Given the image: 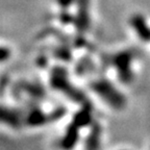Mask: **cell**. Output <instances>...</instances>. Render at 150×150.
Masks as SVG:
<instances>
[{"label":"cell","mask_w":150,"mask_h":150,"mask_svg":"<svg viewBox=\"0 0 150 150\" xmlns=\"http://www.w3.org/2000/svg\"><path fill=\"white\" fill-rule=\"evenodd\" d=\"M119 150H128V149H119Z\"/></svg>","instance_id":"13"},{"label":"cell","mask_w":150,"mask_h":150,"mask_svg":"<svg viewBox=\"0 0 150 150\" xmlns=\"http://www.w3.org/2000/svg\"><path fill=\"white\" fill-rule=\"evenodd\" d=\"M1 119L2 122L7 123L9 126L19 128L24 125V112L19 110L18 108H3L1 112Z\"/></svg>","instance_id":"8"},{"label":"cell","mask_w":150,"mask_h":150,"mask_svg":"<svg viewBox=\"0 0 150 150\" xmlns=\"http://www.w3.org/2000/svg\"><path fill=\"white\" fill-rule=\"evenodd\" d=\"M55 1L56 4L59 5L62 9H68L73 4H75L77 0H55Z\"/></svg>","instance_id":"11"},{"label":"cell","mask_w":150,"mask_h":150,"mask_svg":"<svg viewBox=\"0 0 150 150\" xmlns=\"http://www.w3.org/2000/svg\"><path fill=\"white\" fill-rule=\"evenodd\" d=\"M9 55H11V49L3 46L2 48H1V61L2 62L6 61L9 57Z\"/></svg>","instance_id":"12"},{"label":"cell","mask_w":150,"mask_h":150,"mask_svg":"<svg viewBox=\"0 0 150 150\" xmlns=\"http://www.w3.org/2000/svg\"><path fill=\"white\" fill-rule=\"evenodd\" d=\"M80 138V128L72 121L66 127L65 132L61 139L59 145L63 150H73L78 144Z\"/></svg>","instance_id":"6"},{"label":"cell","mask_w":150,"mask_h":150,"mask_svg":"<svg viewBox=\"0 0 150 150\" xmlns=\"http://www.w3.org/2000/svg\"><path fill=\"white\" fill-rule=\"evenodd\" d=\"M129 24L141 41H143L144 43H150V27L143 15L136 14L131 16Z\"/></svg>","instance_id":"5"},{"label":"cell","mask_w":150,"mask_h":150,"mask_svg":"<svg viewBox=\"0 0 150 150\" xmlns=\"http://www.w3.org/2000/svg\"><path fill=\"white\" fill-rule=\"evenodd\" d=\"M72 122L76 124L80 129L82 127L91 126L93 124V115H92V110L89 105L83 103V108L75 112L73 116Z\"/></svg>","instance_id":"9"},{"label":"cell","mask_w":150,"mask_h":150,"mask_svg":"<svg viewBox=\"0 0 150 150\" xmlns=\"http://www.w3.org/2000/svg\"><path fill=\"white\" fill-rule=\"evenodd\" d=\"M65 110L62 108L50 112H46L40 108H31V110L24 112V126L28 127H40L44 126L49 122L55 121L64 116Z\"/></svg>","instance_id":"3"},{"label":"cell","mask_w":150,"mask_h":150,"mask_svg":"<svg viewBox=\"0 0 150 150\" xmlns=\"http://www.w3.org/2000/svg\"><path fill=\"white\" fill-rule=\"evenodd\" d=\"M50 84L53 89L64 93L66 96H68L73 101L84 103V96L76 88L72 87V84L68 78V75L66 74V71L64 69H55L52 72L51 78H50Z\"/></svg>","instance_id":"2"},{"label":"cell","mask_w":150,"mask_h":150,"mask_svg":"<svg viewBox=\"0 0 150 150\" xmlns=\"http://www.w3.org/2000/svg\"><path fill=\"white\" fill-rule=\"evenodd\" d=\"M91 90L112 110H123L126 105V97L105 78L93 80L90 84Z\"/></svg>","instance_id":"1"},{"label":"cell","mask_w":150,"mask_h":150,"mask_svg":"<svg viewBox=\"0 0 150 150\" xmlns=\"http://www.w3.org/2000/svg\"><path fill=\"white\" fill-rule=\"evenodd\" d=\"M100 127H95L94 124H92V130L90 132L89 137L87 138V145L88 150H96L99 146V142H100Z\"/></svg>","instance_id":"10"},{"label":"cell","mask_w":150,"mask_h":150,"mask_svg":"<svg viewBox=\"0 0 150 150\" xmlns=\"http://www.w3.org/2000/svg\"><path fill=\"white\" fill-rule=\"evenodd\" d=\"M134 61V54L131 51H120L112 57V66L117 71L118 77L124 83H128L132 80L134 73L131 69V64Z\"/></svg>","instance_id":"4"},{"label":"cell","mask_w":150,"mask_h":150,"mask_svg":"<svg viewBox=\"0 0 150 150\" xmlns=\"http://www.w3.org/2000/svg\"><path fill=\"white\" fill-rule=\"evenodd\" d=\"M77 15L75 16V25L78 30L86 31L89 28V0H77Z\"/></svg>","instance_id":"7"}]
</instances>
